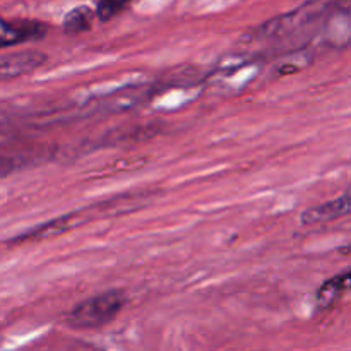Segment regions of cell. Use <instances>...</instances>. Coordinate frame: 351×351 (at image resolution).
Instances as JSON below:
<instances>
[{"instance_id": "9", "label": "cell", "mask_w": 351, "mask_h": 351, "mask_svg": "<svg viewBox=\"0 0 351 351\" xmlns=\"http://www.w3.org/2000/svg\"><path fill=\"white\" fill-rule=\"evenodd\" d=\"M130 2H132V0H98L95 16L98 17L101 23H108L113 17L119 16L120 12H123V10L130 5Z\"/></svg>"}, {"instance_id": "10", "label": "cell", "mask_w": 351, "mask_h": 351, "mask_svg": "<svg viewBox=\"0 0 351 351\" xmlns=\"http://www.w3.org/2000/svg\"><path fill=\"white\" fill-rule=\"evenodd\" d=\"M10 170V161L7 160H0V175L7 173Z\"/></svg>"}, {"instance_id": "2", "label": "cell", "mask_w": 351, "mask_h": 351, "mask_svg": "<svg viewBox=\"0 0 351 351\" xmlns=\"http://www.w3.org/2000/svg\"><path fill=\"white\" fill-rule=\"evenodd\" d=\"M329 9H331L329 0H312L291 12L266 21L263 26L254 31V38H285L288 34L300 33L305 27L312 26L315 21L324 17Z\"/></svg>"}, {"instance_id": "8", "label": "cell", "mask_w": 351, "mask_h": 351, "mask_svg": "<svg viewBox=\"0 0 351 351\" xmlns=\"http://www.w3.org/2000/svg\"><path fill=\"white\" fill-rule=\"evenodd\" d=\"M77 219L75 215H65L62 218L53 219L50 223H45V225L36 226L34 230L27 232L26 235H21V240H43L48 239V237H55V235H60V233L67 232L74 226V221Z\"/></svg>"}, {"instance_id": "3", "label": "cell", "mask_w": 351, "mask_h": 351, "mask_svg": "<svg viewBox=\"0 0 351 351\" xmlns=\"http://www.w3.org/2000/svg\"><path fill=\"white\" fill-rule=\"evenodd\" d=\"M48 26L40 21H5L0 17V48L36 41L47 34Z\"/></svg>"}, {"instance_id": "4", "label": "cell", "mask_w": 351, "mask_h": 351, "mask_svg": "<svg viewBox=\"0 0 351 351\" xmlns=\"http://www.w3.org/2000/svg\"><path fill=\"white\" fill-rule=\"evenodd\" d=\"M48 57L41 51H17L0 58V81L23 77L40 69Z\"/></svg>"}, {"instance_id": "6", "label": "cell", "mask_w": 351, "mask_h": 351, "mask_svg": "<svg viewBox=\"0 0 351 351\" xmlns=\"http://www.w3.org/2000/svg\"><path fill=\"white\" fill-rule=\"evenodd\" d=\"M350 287V271H343L338 276L331 278V280L324 281L322 287L317 291V307L321 311H328L331 308L336 302L341 298V295L348 290Z\"/></svg>"}, {"instance_id": "1", "label": "cell", "mask_w": 351, "mask_h": 351, "mask_svg": "<svg viewBox=\"0 0 351 351\" xmlns=\"http://www.w3.org/2000/svg\"><path fill=\"white\" fill-rule=\"evenodd\" d=\"M127 304V295L123 290L113 288L103 293L95 295L88 300L75 305L67 315L65 322L75 329H99L105 328L120 314Z\"/></svg>"}, {"instance_id": "5", "label": "cell", "mask_w": 351, "mask_h": 351, "mask_svg": "<svg viewBox=\"0 0 351 351\" xmlns=\"http://www.w3.org/2000/svg\"><path fill=\"white\" fill-rule=\"evenodd\" d=\"M351 211V199H350V191H346L341 197L332 199V201L324 202V204H319L315 208L305 209L302 213V225L304 226H315L322 225V223H331L335 219L343 218V216L350 215Z\"/></svg>"}, {"instance_id": "7", "label": "cell", "mask_w": 351, "mask_h": 351, "mask_svg": "<svg viewBox=\"0 0 351 351\" xmlns=\"http://www.w3.org/2000/svg\"><path fill=\"white\" fill-rule=\"evenodd\" d=\"M93 21H95V10H91V7H74V9L65 14L62 29H64L67 36H77V34H82L91 29Z\"/></svg>"}]
</instances>
